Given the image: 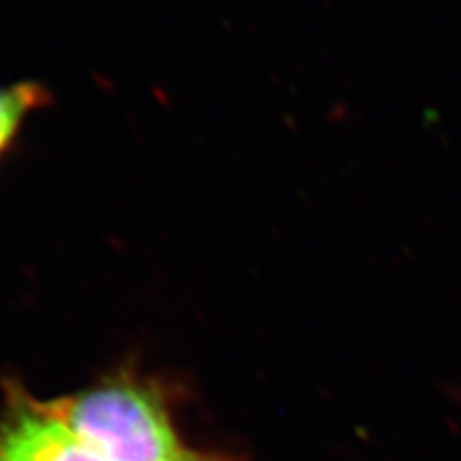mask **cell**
<instances>
[{"instance_id": "1", "label": "cell", "mask_w": 461, "mask_h": 461, "mask_svg": "<svg viewBox=\"0 0 461 461\" xmlns=\"http://www.w3.org/2000/svg\"><path fill=\"white\" fill-rule=\"evenodd\" d=\"M50 403L86 448L104 461H181L191 454L173 425L167 394L135 369H118Z\"/></svg>"}, {"instance_id": "2", "label": "cell", "mask_w": 461, "mask_h": 461, "mask_svg": "<svg viewBox=\"0 0 461 461\" xmlns=\"http://www.w3.org/2000/svg\"><path fill=\"white\" fill-rule=\"evenodd\" d=\"M0 461H104L22 383H6L0 411Z\"/></svg>"}, {"instance_id": "3", "label": "cell", "mask_w": 461, "mask_h": 461, "mask_svg": "<svg viewBox=\"0 0 461 461\" xmlns=\"http://www.w3.org/2000/svg\"><path fill=\"white\" fill-rule=\"evenodd\" d=\"M47 86L35 81L0 85V162L20 139L32 115L49 104Z\"/></svg>"}, {"instance_id": "4", "label": "cell", "mask_w": 461, "mask_h": 461, "mask_svg": "<svg viewBox=\"0 0 461 461\" xmlns=\"http://www.w3.org/2000/svg\"><path fill=\"white\" fill-rule=\"evenodd\" d=\"M181 461H215V459H212V457H206L204 454H200V452H194V450H191V454L186 456L185 459H181Z\"/></svg>"}]
</instances>
